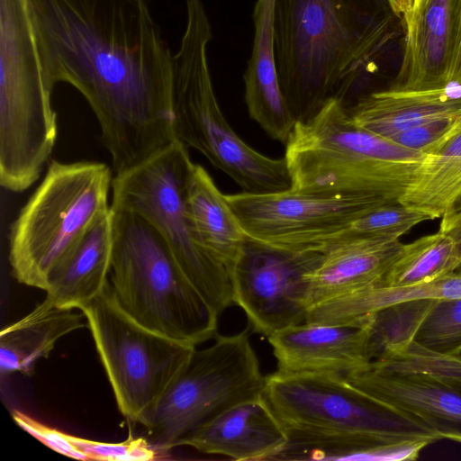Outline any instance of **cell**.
<instances>
[{
    "mask_svg": "<svg viewBox=\"0 0 461 461\" xmlns=\"http://www.w3.org/2000/svg\"><path fill=\"white\" fill-rule=\"evenodd\" d=\"M392 12L401 17L404 25L409 22L413 12L415 0H386Z\"/></svg>",
    "mask_w": 461,
    "mask_h": 461,
    "instance_id": "cell-35",
    "label": "cell"
},
{
    "mask_svg": "<svg viewBox=\"0 0 461 461\" xmlns=\"http://www.w3.org/2000/svg\"><path fill=\"white\" fill-rule=\"evenodd\" d=\"M429 220L435 219L420 209L401 203H384L366 212L330 237L320 250L333 243L357 238L400 239L415 225Z\"/></svg>",
    "mask_w": 461,
    "mask_h": 461,
    "instance_id": "cell-28",
    "label": "cell"
},
{
    "mask_svg": "<svg viewBox=\"0 0 461 461\" xmlns=\"http://www.w3.org/2000/svg\"><path fill=\"white\" fill-rule=\"evenodd\" d=\"M450 5L455 31V49L451 83L461 85V0H450Z\"/></svg>",
    "mask_w": 461,
    "mask_h": 461,
    "instance_id": "cell-33",
    "label": "cell"
},
{
    "mask_svg": "<svg viewBox=\"0 0 461 461\" xmlns=\"http://www.w3.org/2000/svg\"><path fill=\"white\" fill-rule=\"evenodd\" d=\"M279 373L330 372L342 375L371 362L369 325L302 322L267 337Z\"/></svg>",
    "mask_w": 461,
    "mask_h": 461,
    "instance_id": "cell-15",
    "label": "cell"
},
{
    "mask_svg": "<svg viewBox=\"0 0 461 461\" xmlns=\"http://www.w3.org/2000/svg\"><path fill=\"white\" fill-rule=\"evenodd\" d=\"M86 321L83 312L55 306L44 299L28 315L1 330V374L32 375L36 362L48 357L59 339L86 327Z\"/></svg>",
    "mask_w": 461,
    "mask_h": 461,
    "instance_id": "cell-22",
    "label": "cell"
},
{
    "mask_svg": "<svg viewBox=\"0 0 461 461\" xmlns=\"http://www.w3.org/2000/svg\"><path fill=\"white\" fill-rule=\"evenodd\" d=\"M185 26L173 54L172 107L176 139L202 153L245 193L286 190L285 158L267 157L230 127L218 104L208 62L212 24L202 0H185Z\"/></svg>",
    "mask_w": 461,
    "mask_h": 461,
    "instance_id": "cell-6",
    "label": "cell"
},
{
    "mask_svg": "<svg viewBox=\"0 0 461 461\" xmlns=\"http://www.w3.org/2000/svg\"><path fill=\"white\" fill-rule=\"evenodd\" d=\"M112 181L104 163L49 164L11 227L8 258L19 283L47 289L55 269L110 210Z\"/></svg>",
    "mask_w": 461,
    "mask_h": 461,
    "instance_id": "cell-8",
    "label": "cell"
},
{
    "mask_svg": "<svg viewBox=\"0 0 461 461\" xmlns=\"http://www.w3.org/2000/svg\"><path fill=\"white\" fill-rule=\"evenodd\" d=\"M68 440L80 451L86 460L148 461L155 459L157 452L145 438L132 437L120 443L96 441L67 433Z\"/></svg>",
    "mask_w": 461,
    "mask_h": 461,
    "instance_id": "cell-30",
    "label": "cell"
},
{
    "mask_svg": "<svg viewBox=\"0 0 461 461\" xmlns=\"http://www.w3.org/2000/svg\"><path fill=\"white\" fill-rule=\"evenodd\" d=\"M247 236L288 250H319L333 235L370 210L378 196L323 195L294 190L225 194Z\"/></svg>",
    "mask_w": 461,
    "mask_h": 461,
    "instance_id": "cell-12",
    "label": "cell"
},
{
    "mask_svg": "<svg viewBox=\"0 0 461 461\" xmlns=\"http://www.w3.org/2000/svg\"><path fill=\"white\" fill-rule=\"evenodd\" d=\"M435 302L434 299L402 301L364 318L369 325L371 361L395 357L406 351L414 342L418 330Z\"/></svg>",
    "mask_w": 461,
    "mask_h": 461,
    "instance_id": "cell-27",
    "label": "cell"
},
{
    "mask_svg": "<svg viewBox=\"0 0 461 461\" xmlns=\"http://www.w3.org/2000/svg\"><path fill=\"white\" fill-rule=\"evenodd\" d=\"M461 195V130L428 153L423 168L399 203L441 218Z\"/></svg>",
    "mask_w": 461,
    "mask_h": 461,
    "instance_id": "cell-25",
    "label": "cell"
},
{
    "mask_svg": "<svg viewBox=\"0 0 461 461\" xmlns=\"http://www.w3.org/2000/svg\"><path fill=\"white\" fill-rule=\"evenodd\" d=\"M454 49L450 0H427L405 24L402 62L389 88L422 91L451 85Z\"/></svg>",
    "mask_w": 461,
    "mask_h": 461,
    "instance_id": "cell-17",
    "label": "cell"
},
{
    "mask_svg": "<svg viewBox=\"0 0 461 461\" xmlns=\"http://www.w3.org/2000/svg\"><path fill=\"white\" fill-rule=\"evenodd\" d=\"M461 298V273L408 287H388L378 282L311 307L306 322L359 323L367 315L390 304L414 299Z\"/></svg>",
    "mask_w": 461,
    "mask_h": 461,
    "instance_id": "cell-24",
    "label": "cell"
},
{
    "mask_svg": "<svg viewBox=\"0 0 461 461\" xmlns=\"http://www.w3.org/2000/svg\"><path fill=\"white\" fill-rule=\"evenodd\" d=\"M179 140L112 181L111 207L132 212L163 237L181 269L220 315L232 302L227 268L199 242L185 205V186L193 165Z\"/></svg>",
    "mask_w": 461,
    "mask_h": 461,
    "instance_id": "cell-9",
    "label": "cell"
},
{
    "mask_svg": "<svg viewBox=\"0 0 461 461\" xmlns=\"http://www.w3.org/2000/svg\"><path fill=\"white\" fill-rule=\"evenodd\" d=\"M111 209L109 283L124 312L150 330L195 347L215 336L219 315L186 277L156 228L137 213Z\"/></svg>",
    "mask_w": 461,
    "mask_h": 461,
    "instance_id": "cell-7",
    "label": "cell"
},
{
    "mask_svg": "<svg viewBox=\"0 0 461 461\" xmlns=\"http://www.w3.org/2000/svg\"><path fill=\"white\" fill-rule=\"evenodd\" d=\"M185 205L199 242L229 272L247 234L226 195L199 164L193 163L187 177Z\"/></svg>",
    "mask_w": 461,
    "mask_h": 461,
    "instance_id": "cell-23",
    "label": "cell"
},
{
    "mask_svg": "<svg viewBox=\"0 0 461 461\" xmlns=\"http://www.w3.org/2000/svg\"><path fill=\"white\" fill-rule=\"evenodd\" d=\"M263 396L287 438L276 460H416L440 440L336 373L276 371L266 376Z\"/></svg>",
    "mask_w": 461,
    "mask_h": 461,
    "instance_id": "cell-2",
    "label": "cell"
},
{
    "mask_svg": "<svg viewBox=\"0 0 461 461\" xmlns=\"http://www.w3.org/2000/svg\"><path fill=\"white\" fill-rule=\"evenodd\" d=\"M440 219L439 230L451 234L461 246V195Z\"/></svg>",
    "mask_w": 461,
    "mask_h": 461,
    "instance_id": "cell-34",
    "label": "cell"
},
{
    "mask_svg": "<svg viewBox=\"0 0 461 461\" xmlns=\"http://www.w3.org/2000/svg\"><path fill=\"white\" fill-rule=\"evenodd\" d=\"M276 0H257L252 19L254 38L244 73L248 113L273 140L285 144L296 121L283 95L275 54Z\"/></svg>",
    "mask_w": 461,
    "mask_h": 461,
    "instance_id": "cell-19",
    "label": "cell"
},
{
    "mask_svg": "<svg viewBox=\"0 0 461 461\" xmlns=\"http://www.w3.org/2000/svg\"><path fill=\"white\" fill-rule=\"evenodd\" d=\"M80 311L121 413L140 422L188 364L195 346L150 330L118 303L110 283Z\"/></svg>",
    "mask_w": 461,
    "mask_h": 461,
    "instance_id": "cell-11",
    "label": "cell"
},
{
    "mask_svg": "<svg viewBox=\"0 0 461 461\" xmlns=\"http://www.w3.org/2000/svg\"><path fill=\"white\" fill-rule=\"evenodd\" d=\"M352 385L440 439L461 443V388L431 374L371 361L345 375Z\"/></svg>",
    "mask_w": 461,
    "mask_h": 461,
    "instance_id": "cell-14",
    "label": "cell"
},
{
    "mask_svg": "<svg viewBox=\"0 0 461 461\" xmlns=\"http://www.w3.org/2000/svg\"><path fill=\"white\" fill-rule=\"evenodd\" d=\"M287 445L283 427L264 396L217 414L176 445L235 460H276Z\"/></svg>",
    "mask_w": 461,
    "mask_h": 461,
    "instance_id": "cell-16",
    "label": "cell"
},
{
    "mask_svg": "<svg viewBox=\"0 0 461 461\" xmlns=\"http://www.w3.org/2000/svg\"><path fill=\"white\" fill-rule=\"evenodd\" d=\"M426 1H427V0H415V2H414V6H413V12H412V14H413L414 13H416L419 9H420V8L423 6V5L426 3ZM412 14H411V16H412ZM409 21H410V20H409Z\"/></svg>",
    "mask_w": 461,
    "mask_h": 461,
    "instance_id": "cell-36",
    "label": "cell"
},
{
    "mask_svg": "<svg viewBox=\"0 0 461 461\" xmlns=\"http://www.w3.org/2000/svg\"><path fill=\"white\" fill-rule=\"evenodd\" d=\"M377 0H276L275 54L281 90L297 122L330 100L344 105L357 78L389 39Z\"/></svg>",
    "mask_w": 461,
    "mask_h": 461,
    "instance_id": "cell-3",
    "label": "cell"
},
{
    "mask_svg": "<svg viewBox=\"0 0 461 461\" xmlns=\"http://www.w3.org/2000/svg\"><path fill=\"white\" fill-rule=\"evenodd\" d=\"M285 145L292 189L393 203L415 182L428 158L358 126L337 99L297 122Z\"/></svg>",
    "mask_w": 461,
    "mask_h": 461,
    "instance_id": "cell-4",
    "label": "cell"
},
{
    "mask_svg": "<svg viewBox=\"0 0 461 461\" xmlns=\"http://www.w3.org/2000/svg\"><path fill=\"white\" fill-rule=\"evenodd\" d=\"M460 250H461V246H460ZM456 272H459V273H461V258H460V266H459V268H458Z\"/></svg>",
    "mask_w": 461,
    "mask_h": 461,
    "instance_id": "cell-37",
    "label": "cell"
},
{
    "mask_svg": "<svg viewBox=\"0 0 461 461\" xmlns=\"http://www.w3.org/2000/svg\"><path fill=\"white\" fill-rule=\"evenodd\" d=\"M112 209L102 215L52 273L45 299L55 306L81 309L107 285L112 267Z\"/></svg>",
    "mask_w": 461,
    "mask_h": 461,
    "instance_id": "cell-21",
    "label": "cell"
},
{
    "mask_svg": "<svg viewBox=\"0 0 461 461\" xmlns=\"http://www.w3.org/2000/svg\"><path fill=\"white\" fill-rule=\"evenodd\" d=\"M12 418L23 430L50 449L76 459L86 460L85 456L68 440L67 433L52 429L20 411H14Z\"/></svg>",
    "mask_w": 461,
    "mask_h": 461,
    "instance_id": "cell-32",
    "label": "cell"
},
{
    "mask_svg": "<svg viewBox=\"0 0 461 461\" xmlns=\"http://www.w3.org/2000/svg\"><path fill=\"white\" fill-rule=\"evenodd\" d=\"M321 256L319 250L283 249L247 236L229 276L232 302L242 309L253 331L267 338L305 321L307 276Z\"/></svg>",
    "mask_w": 461,
    "mask_h": 461,
    "instance_id": "cell-13",
    "label": "cell"
},
{
    "mask_svg": "<svg viewBox=\"0 0 461 461\" xmlns=\"http://www.w3.org/2000/svg\"><path fill=\"white\" fill-rule=\"evenodd\" d=\"M460 258V245L454 237L438 230L404 244L400 256L379 283L388 287L429 283L456 272Z\"/></svg>",
    "mask_w": 461,
    "mask_h": 461,
    "instance_id": "cell-26",
    "label": "cell"
},
{
    "mask_svg": "<svg viewBox=\"0 0 461 461\" xmlns=\"http://www.w3.org/2000/svg\"><path fill=\"white\" fill-rule=\"evenodd\" d=\"M265 384L248 330L217 335L209 347L195 348L185 369L140 423L157 448L167 450L226 409L262 397Z\"/></svg>",
    "mask_w": 461,
    "mask_h": 461,
    "instance_id": "cell-10",
    "label": "cell"
},
{
    "mask_svg": "<svg viewBox=\"0 0 461 461\" xmlns=\"http://www.w3.org/2000/svg\"><path fill=\"white\" fill-rule=\"evenodd\" d=\"M346 109L358 126L388 139L421 124L460 114L461 85L422 91H374L359 95Z\"/></svg>",
    "mask_w": 461,
    "mask_h": 461,
    "instance_id": "cell-20",
    "label": "cell"
},
{
    "mask_svg": "<svg viewBox=\"0 0 461 461\" xmlns=\"http://www.w3.org/2000/svg\"><path fill=\"white\" fill-rule=\"evenodd\" d=\"M398 238H357L321 250L316 267L307 276L308 310L380 281L400 256Z\"/></svg>",
    "mask_w": 461,
    "mask_h": 461,
    "instance_id": "cell-18",
    "label": "cell"
},
{
    "mask_svg": "<svg viewBox=\"0 0 461 461\" xmlns=\"http://www.w3.org/2000/svg\"><path fill=\"white\" fill-rule=\"evenodd\" d=\"M31 0H0V185L23 192L41 176L58 136Z\"/></svg>",
    "mask_w": 461,
    "mask_h": 461,
    "instance_id": "cell-5",
    "label": "cell"
},
{
    "mask_svg": "<svg viewBox=\"0 0 461 461\" xmlns=\"http://www.w3.org/2000/svg\"><path fill=\"white\" fill-rule=\"evenodd\" d=\"M461 130V113L435 120L388 138L411 149L429 153Z\"/></svg>",
    "mask_w": 461,
    "mask_h": 461,
    "instance_id": "cell-31",
    "label": "cell"
},
{
    "mask_svg": "<svg viewBox=\"0 0 461 461\" xmlns=\"http://www.w3.org/2000/svg\"><path fill=\"white\" fill-rule=\"evenodd\" d=\"M414 342L444 355H461V298L436 300Z\"/></svg>",
    "mask_w": 461,
    "mask_h": 461,
    "instance_id": "cell-29",
    "label": "cell"
},
{
    "mask_svg": "<svg viewBox=\"0 0 461 461\" xmlns=\"http://www.w3.org/2000/svg\"><path fill=\"white\" fill-rule=\"evenodd\" d=\"M53 85L73 86L101 129L115 174L177 140L173 54L151 0H31Z\"/></svg>",
    "mask_w": 461,
    "mask_h": 461,
    "instance_id": "cell-1",
    "label": "cell"
}]
</instances>
